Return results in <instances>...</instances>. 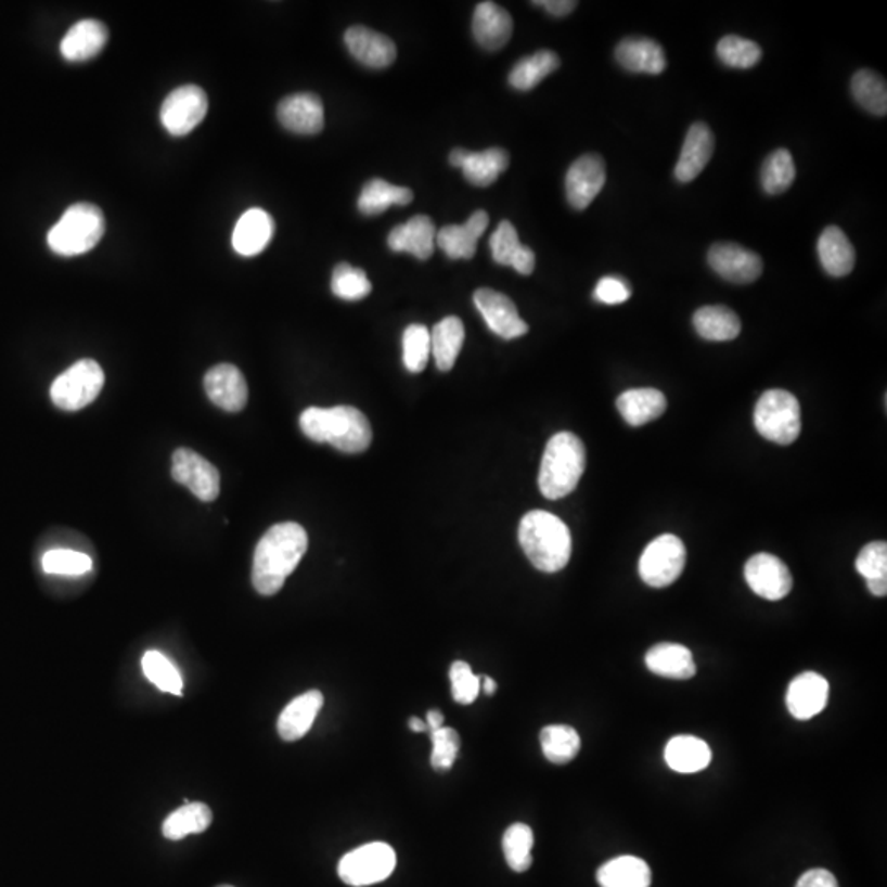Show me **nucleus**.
<instances>
[{"instance_id": "603ef678", "label": "nucleus", "mask_w": 887, "mask_h": 887, "mask_svg": "<svg viewBox=\"0 0 887 887\" xmlns=\"http://www.w3.org/2000/svg\"><path fill=\"white\" fill-rule=\"evenodd\" d=\"M857 570L867 580L887 579V544L884 541L870 542L861 549L857 557Z\"/></svg>"}, {"instance_id": "a19ab883", "label": "nucleus", "mask_w": 887, "mask_h": 887, "mask_svg": "<svg viewBox=\"0 0 887 887\" xmlns=\"http://www.w3.org/2000/svg\"><path fill=\"white\" fill-rule=\"evenodd\" d=\"M796 180V165L789 150L772 152L762 163L761 184L768 194H781L789 190Z\"/></svg>"}, {"instance_id": "49530a36", "label": "nucleus", "mask_w": 887, "mask_h": 887, "mask_svg": "<svg viewBox=\"0 0 887 887\" xmlns=\"http://www.w3.org/2000/svg\"><path fill=\"white\" fill-rule=\"evenodd\" d=\"M41 566L51 576L78 577L92 569V561L85 552L53 549L44 554Z\"/></svg>"}, {"instance_id": "4c0bfd02", "label": "nucleus", "mask_w": 887, "mask_h": 887, "mask_svg": "<svg viewBox=\"0 0 887 887\" xmlns=\"http://www.w3.org/2000/svg\"><path fill=\"white\" fill-rule=\"evenodd\" d=\"M213 822V812L206 804L191 802L175 810L163 822V837L171 841L183 840L188 835L203 834Z\"/></svg>"}, {"instance_id": "412c9836", "label": "nucleus", "mask_w": 887, "mask_h": 887, "mask_svg": "<svg viewBox=\"0 0 887 887\" xmlns=\"http://www.w3.org/2000/svg\"><path fill=\"white\" fill-rule=\"evenodd\" d=\"M472 31L477 43L485 50H502L513 35L512 15L502 5L481 2L475 8Z\"/></svg>"}, {"instance_id": "9b49d317", "label": "nucleus", "mask_w": 887, "mask_h": 887, "mask_svg": "<svg viewBox=\"0 0 887 887\" xmlns=\"http://www.w3.org/2000/svg\"><path fill=\"white\" fill-rule=\"evenodd\" d=\"M171 477L203 502H214L219 497V471L191 449L175 451Z\"/></svg>"}, {"instance_id": "c756f323", "label": "nucleus", "mask_w": 887, "mask_h": 887, "mask_svg": "<svg viewBox=\"0 0 887 887\" xmlns=\"http://www.w3.org/2000/svg\"><path fill=\"white\" fill-rule=\"evenodd\" d=\"M817 252H819L823 270L830 277L841 279V277L850 274L854 268L857 252H854L850 239L837 226H830L822 232L819 244H817Z\"/></svg>"}, {"instance_id": "393cba45", "label": "nucleus", "mask_w": 887, "mask_h": 887, "mask_svg": "<svg viewBox=\"0 0 887 887\" xmlns=\"http://www.w3.org/2000/svg\"><path fill=\"white\" fill-rule=\"evenodd\" d=\"M273 234V217L267 210L254 207L237 220L232 234V247L242 257H255L267 248Z\"/></svg>"}, {"instance_id": "8fccbe9b", "label": "nucleus", "mask_w": 887, "mask_h": 887, "mask_svg": "<svg viewBox=\"0 0 887 887\" xmlns=\"http://www.w3.org/2000/svg\"><path fill=\"white\" fill-rule=\"evenodd\" d=\"M451 678L452 697L458 704L471 705L480 694V678L474 674L471 666L464 660H455L449 671Z\"/></svg>"}, {"instance_id": "473e14b6", "label": "nucleus", "mask_w": 887, "mask_h": 887, "mask_svg": "<svg viewBox=\"0 0 887 887\" xmlns=\"http://www.w3.org/2000/svg\"><path fill=\"white\" fill-rule=\"evenodd\" d=\"M692 321L698 336L711 343L736 339L742 332V321L727 306H704L695 311Z\"/></svg>"}, {"instance_id": "f03ea898", "label": "nucleus", "mask_w": 887, "mask_h": 887, "mask_svg": "<svg viewBox=\"0 0 887 887\" xmlns=\"http://www.w3.org/2000/svg\"><path fill=\"white\" fill-rule=\"evenodd\" d=\"M306 437L346 454H360L372 442V426L362 411L353 407L308 408L299 416Z\"/></svg>"}, {"instance_id": "7c9ffc66", "label": "nucleus", "mask_w": 887, "mask_h": 887, "mask_svg": "<svg viewBox=\"0 0 887 887\" xmlns=\"http://www.w3.org/2000/svg\"><path fill=\"white\" fill-rule=\"evenodd\" d=\"M617 408L630 426L640 427L663 416L668 400L656 388H633L618 397Z\"/></svg>"}, {"instance_id": "4be33fe9", "label": "nucleus", "mask_w": 887, "mask_h": 887, "mask_svg": "<svg viewBox=\"0 0 887 887\" xmlns=\"http://www.w3.org/2000/svg\"><path fill=\"white\" fill-rule=\"evenodd\" d=\"M488 222V214L477 210L468 217L465 224L440 229L436 235V244L452 260H471L477 252L478 239L487 231Z\"/></svg>"}, {"instance_id": "cd10ccee", "label": "nucleus", "mask_w": 887, "mask_h": 887, "mask_svg": "<svg viewBox=\"0 0 887 887\" xmlns=\"http://www.w3.org/2000/svg\"><path fill=\"white\" fill-rule=\"evenodd\" d=\"M324 705V695L319 691H309L299 695L286 705L279 718V735L285 742L301 740L314 725L316 717Z\"/></svg>"}, {"instance_id": "a878e982", "label": "nucleus", "mask_w": 887, "mask_h": 887, "mask_svg": "<svg viewBox=\"0 0 887 887\" xmlns=\"http://www.w3.org/2000/svg\"><path fill=\"white\" fill-rule=\"evenodd\" d=\"M107 38V27L102 22L86 18L69 28L60 43V51L66 62H88L104 50Z\"/></svg>"}, {"instance_id": "f8f14e48", "label": "nucleus", "mask_w": 887, "mask_h": 887, "mask_svg": "<svg viewBox=\"0 0 887 887\" xmlns=\"http://www.w3.org/2000/svg\"><path fill=\"white\" fill-rule=\"evenodd\" d=\"M745 579L756 595L769 602L786 599L793 590L789 567L768 552L756 554L746 563Z\"/></svg>"}, {"instance_id": "37998d69", "label": "nucleus", "mask_w": 887, "mask_h": 887, "mask_svg": "<svg viewBox=\"0 0 887 887\" xmlns=\"http://www.w3.org/2000/svg\"><path fill=\"white\" fill-rule=\"evenodd\" d=\"M717 54L729 68L749 69L762 59V50L756 41L738 35H727L718 41Z\"/></svg>"}, {"instance_id": "c03bdc74", "label": "nucleus", "mask_w": 887, "mask_h": 887, "mask_svg": "<svg viewBox=\"0 0 887 887\" xmlns=\"http://www.w3.org/2000/svg\"><path fill=\"white\" fill-rule=\"evenodd\" d=\"M331 290L337 298L346 301H359L372 292V283L365 271L349 263H339L332 273Z\"/></svg>"}, {"instance_id": "052dcab7", "label": "nucleus", "mask_w": 887, "mask_h": 887, "mask_svg": "<svg viewBox=\"0 0 887 887\" xmlns=\"http://www.w3.org/2000/svg\"><path fill=\"white\" fill-rule=\"evenodd\" d=\"M480 689H484L485 694L493 695L494 692H497L498 685L493 679L484 676V678H480Z\"/></svg>"}, {"instance_id": "a211bd4d", "label": "nucleus", "mask_w": 887, "mask_h": 887, "mask_svg": "<svg viewBox=\"0 0 887 887\" xmlns=\"http://www.w3.org/2000/svg\"><path fill=\"white\" fill-rule=\"evenodd\" d=\"M277 116L286 130L298 136H316L324 129V105L312 92H299L283 99Z\"/></svg>"}, {"instance_id": "1a4fd4ad", "label": "nucleus", "mask_w": 887, "mask_h": 887, "mask_svg": "<svg viewBox=\"0 0 887 887\" xmlns=\"http://www.w3.org/2000/svg\"><path fill=\"white\" fill-rule=\"evenodd\" d=\"M684 542L674 535H663L647 544L641 554L640 576L644 583L653 589L672 586L684 573Z\"/></svg>"}, {"instance_id": "2f4dec72", "label": "nucleus", "mask_w": 887, "mask_h": 887, "mask_svg": "<svg viewBox=\"0 0 887 887\" xmlns=\"http://www.w3.org/2000/svg\"><path fill=\"white\" fill-rule=\"evenodd\" d=\"M664 758L672 771L681 774H694L704 771L711 761V749L704 740L697 736H674L666 746Z\"/></svg>"}, {"instance_id": "20e7f679", "label": "nucleus", "mask_w": 887, "mask_h": 887, "mask_svg": "<svg viewBox=\"0 0 887 887\" xmlns=\"http://www.w3.org/2000/svg\"><path fill=\"white\" fill-rule=\"evenodd\" d=\"M587 452L573 433H560L549 439L539 471V490L548 500H560L576 490L586 472Z\"/></svg>"}, {"instance_id": "f257e3e1", "label": "nucleus", "mask_w": 887, "mask_h": 887, "mask_svg": "<svg viewBox=\"0 0 887 887\" xmlns=\"http://www.w3.org/2000/svg\"><path fill=\"white\" fill-rule=\"evenodd\" d=\"M308 549V535L298 523L271 526L258 541L252 567V583L260 595L279 593L286 579L301 563Z\"/></svg>"}, {"instance_id": "f3484780", "label": "nucleus", "mask_w": 887, "mask_h": 887, "mask_svg": "<svg viewBox=\"0 0 887 887\" xmlns=\"http://www.w3.org/2000/svg\"><path fill=\"white\" fill-rule=\"evenodd\" d=\"M449 162L455 168H461L468 183L487 188L509 168L510 155L503 149H488L485 152L455 149L449 155Z\"/></svg>"}, {"instance_id": "13d9d810", "label": "nucleus", "mask_w": 887, "mask_h": 887, "mask_svg": "<svg viewBox=\"0 0 887 887\" xmlns=\"http://www.w3.org/2000/svg\"><path fill=\"white\" fill-rule=\"evenodd\" d=\"M426 727H427V732H429V733L437 732V730L442 729V727H444V715L440 714L439 710H436V708H433V710L427 711Z\"/></svg>"}, {"instance_id": "6e6552de", "label": "nucleus", "mask_w": 887, "mask_h": 887, "mask_svg": "<svg viewBox=\"0 0 887 887\" xmlns=\"http://www.w3.org/2000/svg\"><path fill=\"white\" fill-rule=\"evenodd\" d=\"M397 854L390 845L375 841L349 851L339 861L337 873L344 883L352 887L372 886L394 874Z\"/></svg>"}, {"instance_id": "9d476101", "label": "nucleus", "mask_w": 887, "mask_h": 887, "mask_svg": "<svg viewBox=\"0 0 887 887\" xmlns=\"http://www.w3.org/2000/svg\"><path fill=\"white\" fill-rule=\"evenodd\" d=\"M207 107L206 92L200 86H181L166 95L159 119L170 136L184 137L203 123Z\"/></svg>"}, {"instance_id": "aec40b11", "label": "nucleus", "mask_w": 887, "mask_h": 887, "mask_svg": "<svg viewBox=\"0 0 887 887\" xmlns=\"http://www.w3.org/2000/svg\"><path fill=\"white\" fill-rule=\"evenodd\" d=\"M828 695L830 685L825 678L817 672H804L787 689V708L794 718L806 722L823 711L828 704Z\"/></svg>"}, {"instance_id": "2eb2a0df", "label": "nucleus", "mask_w": 887, "mask_h": 887, "mask_svg": "<svg viewBox=\"0 0 887 887\" xmlns=\"http://www.w3.org/2000/svg\"><path fill=\"white\" fill-rule=\"evenodd\" d=\"M708 265L718 277L736 285L756 282L762 273L761 257L738 244H715L708 250Z\"/></svg>"}, {"instance_id": "58836bf2", "label": "nucleus", "mask_w": 887, "mask_h": 887, "mask_svg": "<svg viewBox=\"0 0 887 887\" xmlns=\"http://www.w3.org/2000/svg\"><path fill=\"white\" fill-rule=\"evenodd\" d=\"M542 753L554 764H567L580 751V736L569 725H549L541 730Z\"/></svg>"}, {"instance_id": "39448f33", "label": "nucleus", "mask_w": 887, "mask_h": 887, "mask_svg": "<svg viewBox=\"0 0 887 887\" xmlns=\"http://www.w3.org/2000/svg\"><path fill=\"white\" fill-rule=\"evenodd\" d=\"M104 231V214L98 206L89 203L73 204L48 232V247L63 257H76L92 250Z\"/></svg>"}, {"instance_id": "de8ad7c7", "label": "nucleus", "mask_w": 887, "mask_h": 887, "mask_svg": "<svg viewBox=\"0 0 887 887\" xmlns=\"http://www.w3.org/2000/svg\"><path fill=\"white\" fill-rule=\"evenodd\" d=\"M430 356V332L426 325L411 324L403 332V363L408 372L421 373Z\"/></svg>"}, {"instance_id": "6e6d98bb", "label": "nucleus", "mask_w": 887, "mask_h": 887, "mask_svg": "<svg viewBox=\"0 0 887 887\" xmlns=\"http://www.w3.org/2000/svg\"><path fill=\"white\" fill-rule=\"evenodd\" d=\"M532 5H539L554 17H566L570 12L576 11L577 2L574 0H539V2H532Z\"/></svg>"}, {"instance_id": "864d4df0", "label": "nucleus", "mask_w": 887, "mask_h": 887, "mask_svg": "<svg viewBox=\"0 0 887 887\" xmlns=\"http://www.w3.org/2000/svg\"><path fill=\"white\" fill-rule=\"evenodd\" d=\"M631 286L620 277H605L596 283L593 298L602 305H624L631 298Z\"/></svg>"}, {"instance_id": "680f3d73", "label": "nucleus", "mask_w": 887, "mask_h": 887, "mask_svg": "<svg viewBox=\"0 0 887 887\" xmlns=\"http://www.w3.org/2000/svg\"><path fill=\"white\" fill-rule=\"evenodd\" d=\"M408 727H410L411 732L414 733L427 732L426 722L417 717H411L410 722H408Z\"/></svg>"}, {"instance_id": "6ab92c4d", "label": "nucleus", "mask_w": 887, "mask_h": 887, "mask_svg": "<svg viewBox=\"0 0 887 887\" xmlns=\"http://www.w3.org/2000/svg\"><path fill=\"white\" fill-rule=\"evenodd\" d=\"M344 41L353 59L367 68H388L397 60L394 40L362 25L350 27L344 35Z\"/></svg>"}, {"instance_id": "5701e85b", "label": "nucleus", "mask_w": 887, "mask_h": 887, "mask_svg": "<svg viewBox=\"0 0 887 887\" xmlns=\"http://www.w3.org/2000/svg\"><path fill=\"white\" fill-rule=\"evenodd\" d=\"M715 150V137L710 127L704 123H695L689 129L682 145L681 156L676 165L674 175L681 183H691L704 171L710 162Z\"/></svg>"}, {"instance_id": "09e8293b", "label": "nucleus", "mask_w": 887, "mask_h": 887, "mask_svg": "<svg viewBox=\"0 0 887 887\" xmlns=\"http://www.w3.org/2000/svg\"><path fill=\"white\" fill-rule=\"evenodd\" d=\"M433 742V755H430V766L437 772H448L454 766L461 748V736L454 729H442L429 733Z\"/></svg>"}, {"instance_id": "3c124183", "label": "nucleus", "mask_w": 887, "mask_h": 887, "mask_svg": "<svg viewBox=\"0 0 887 887\" xmlns=\"http://www.w3.org/2000/svg\"><path fill=\"white\" fill-rule=\"evenodd\" d=\"M522 245L515 226L510 220H502L490 239L491 257L498 265L510 267Z\"/></svg>"}, {"instance_id": "72a5a7b5", "label": "nucleus", "mask_w": 887, "mask_h": 887, "mask_svg": "<svg viewBox=\"0 0 887 887\" xmlns=\"http://www.w3.org/2000/svg\"><path fill=\"white\" fill-rule=\"evenodd\" d=\"M464 324L455 316H449L434 325L430 332V352L440 372L452 370L464 346Z\"/></svg>"}, {"instance_id": "dca6fc26", "label": "nucleus", "mask_w": 887, "mask_h": 887, "mask_svg": "<svg viewBox=\"0 0 887 887\" xmlns=\"http://www.w3.org/2000/svg\"><path fill=\"white\" fill-rule=\"evenodd\" d=\"M207 398L220 410L239 413L247 407L248 386L244 373L232 363H219L204 376Z\"/></svg>"}, {"instance_id": "b1692460", "label": "nucleus", "mask_w": 887, "mask_h": 887, "mask_svg": "<svg viewBox=\"0 0 887 887\" xmlns=\"http://www.w3.org/2000/svg\"><path fill=\"white\" fill-rule=\"evenodd\" d=\"M615 59L621 68L638 75H660L668 66L663 47L651 38H625L615 50Z\"/></svg>"}, {"instance_id": "c9c22d12", "label": "nucleus", "mask_w": 887, "mask_h": 887, "mask_svg": "<svg viewBox=\"0 0 887 887\" xmlns=\"http://www.w3.org/2000/svg\"><path fill=\"white\" fill-rule=\"evenodd\" d=\"M413 197L410 188L395 187L382 178H373L363 187L357 206L365 216H378L391 206H407Z\"/></svg>"}, {"instance_id": "f704fd0d", "label": "nucleus", "mask_w": 887, "mask_h": 887, "mask_svg": "<svg viewBox=\"0 0 887 887\" xmlns=\"http://www.w3.org/2000/svg\"><path fill=\"white\" fill-rule=\"evenodd\" d=\"M651 879L646 861L630 854L606 861L596 873L600 887H650Z\"/></svg>"}, {"instance_id": "bf43d9fd", "label": "nucleus", "mask_w": 887, "mask_h": 887, "mask_svg": "<svg viewBox=\"0 0 887 887\" xmlns=\"http://www.w3.org/2000/svg\"><path fill=\"white\" fill-rule=\"evenodd\" d=\"M866 586L867 590H870V592L873 593V595L876 596L887 595V579L867 580Z\"/></svg>"}, {"instance_id": "0eeeda50", "label": "nucleus", "mask_w": 887, "mask_h": 887, "mask_svg": "<svg viewBox=\"0 0 887 887\" xmlns=\"http://www.w3.org/2000/svg\"><path fill=\"white\" fill-rule=\"evenodd\" d=\"M104 382V370L95 360H79L54 380L51 401L63 411L82 410L101 395Z\"/></svg>"}, {"instance_id": "79ce46f5", "label": "nucleus", "mask_w": 887, "mask_h": 887, "mask_svg": "<svg viewBox=\"0 0 887 887\" xmlns=\"http://www.w3.org/2000/svg\"><path fill=\"white\" fill-rule=\"evenodd\" d=\"M535 834L526 823H513L503 835V853L506 863L516 873H525L532 864Z\"/></svg>"}, {"instance_id": "4d7b16f0", "label": "nucleus", "mask_w": 887, "mask_h": 887, "mask_svg": "<svg viewBox=\"0 0 887 887\" xmlns=\"http://www.w3.org/2000/svg\"><path fill=\"white\" fill-rule=\"evenodd\" d=\"M510 267L515 268L519 274H531L535 271L536 267V255L531 248L526 247V245H522L519 250L516 252L515 258H513L512 265Z\"/></svg>"}, {"instance_id": "5fc2aeb1", "label": "nucleus", "mask_w": 887, "mask_h": 887, "mask_svg": "<svg viewBox=\"0 0 887 887\" xmlns=\"http://www.w3.org/2000/svg\"><path fill=\"white\" fill-rule=\"evenodd\" d=\"M796 887H838L837 877L830 871L815 867L807 871L797 880Z\"/></svg>"}, {"instance_id": "a18cd8bd", "label": "nucleus", "mask_w": 887, "mask_h": 887, "mask_svg": "<svg viewBox=\"0 0 887 887\" xmlns=\"http://www.w3.org/2000/svg\"><path fill=\"white\" fill-rule=\"evenodd\" d=\"M142 668L149 681H152L159 691L181 695L183 679L168 657L163 656L158 651H149L143 656Z\"/></svg>"}, {"instance_id": "e433bc0d", "label": "nucleus", "mask_w": 887, "mask_h": 887, "mask_svg": "<svg viewBox=\"0 0 887 887\" xmlns=\"http://www.w3.org/2000/svg\"><path fill=\"white\" fill-rule=\"evenodd\" d=\"M561 66L560 56L554 51H536L531 56L519 60L510 73V86L516 91H531L542 79L556 72Z\"/></svg>"}, {"instance_id": "7ed1b4c3", "label": "nucleus", "mask_w": 887, "mask_h": 887, "mask_svg": "<svg viewBox=\"0 0 887 887\" xmlns=\"http://www.w3.org/2000/svg\"><path fill=\"white\" fill-rule=\"evenodd\" d=\"M518 538L526 556L541 573H560L569 564L573 536L556 515L542 510L529 512L519 523Z\"/></svg>"}, {"instance_id": "4468645a", "label": "nucleus", "mask_w": 887, "mask_h": 887, "mask_svg": "<svg viewBox=\"0 0 887 887\" xmlns=\"http://www.w3.org/2000/svg\"><path fill=\"white\" fill-rule=\"evenodd\" d=\"M606 183V166L595 153L580 156L566 175V196L577 210L587 209Z\"/></svg>"}, {"instance_id": "ddd939ff", "label": "nucleus", "mask_w": 887, "mask_h": 887, "mask_svg": "<svg viewBox=\"0 0 887 887\" xmlns=\"http://www.w3.org/2000/svg\"><path fill=\"white\" fill-rule=\"evenodd\" d=\"M474 303L490 331L498 337L505 340L518 339L529 331L528 324L519 318L515 303L503 293L480 288L475 292Z\"/></svg>"}, {"instance_id": "ea45409f", "label": "nucleus", "mask_w": 887, "mask_h": 887, "mask_svg": "<svg viewBox=\"0 0 887 887\" xmlns=\"http://www.w3.org/2000/svg\"><path fill=\"white\" fill-rule=\"evenodd\" d=\"M851 94L854 101L874 116H886L887 86L884 78L871 69H861L851 79Z\"/></svg>"}, {"instance_id": "c85d7f7f", "label": "nucleus", "mask_w": 887, "mask_h": 887, "mask_svg": "<svg viewBox=\"0 0 887 887\" xmlns=\"http://www.w3.org/2000/svg\"><path fill=\"white\" fill-rule=\"evenodd\" d=\"M646 666L653 674L676 681H687L697 672L691 650L678 643H659L651 647Z\"/></svg>"}, {"instance_id": "423d86ee", "label": "nucleus", "mask_w": 887, "mask_h": 887, "mask_svg": "<svg viewBox=\"0 0 887 887\" xmlns=\"http://www.w3.org/2000/svg\"><path fill=\"white\" fill-rule=\"evenodd\" d=\"M755 426L764 439L789 446L802 429L799 401L786 390L764 391L756 403Z\"/></svg>"}, {"instance_id": "e2e57ef3", "label": "nucleus", "mask_w": 887, "mask_h": 887, "mask_svg": "<svg viewBox=\"0 0 887 887\" xmlns=\"http://www.w3.org/2000/svg\"><path fill=\"white\" fill-rule=\"evenodd\" d=\"M219 887H234V886H219Z\"/></svg>"}, {"instance_id": "bb28decb", "label": "nucleus", "mask_w": 887, "mask_h": 887, "mask_svg": "<svg viewBox=\"0 0 887 887\" xmlns=\"http://www.w3.org/2000/svg\"><path fill=\"white\" fill-rule=\"evenodd\" d=\"M436 228L427 216H414L407 224L398 226L388 235V247L394 252H407L420 260H427L434 254Z\"/></svg>"}]
</instances>
